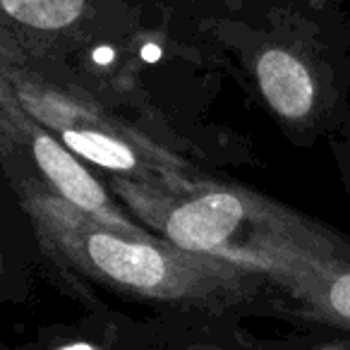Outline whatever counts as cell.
Returning <instances> with one entry per match:
<instances>
[{"instance_id": "cell-1", "label": "cell", "mask_w": 350, "mask_h": 350, "mask_svg": "<svg viewBox=\"0 0 350 350\" xmlns=\"http://www.w3.org/2000/svg\"><path fill=\"white\" fill-rule=\"evenodd\" d=\"M41 250L79 278L175 310L228 312L271 293V281L238 264L190 252L159 235L135 238L77 209L41 183L15 180Z\"/></svg>"}, {"instance_id": "cell-2", "label": "cell", "mask_w": 350, "mask_h": 350, "mask_svg": "<svg viewBox=\"0 0 350 350\" xmlns=\"http://www.w3.org/2000/svg\"><path fill=\"white\" fill-rule=\"evenodd\" d=\"M111 187L159 238L262 273L273 295L350 250L343 233L245 187L211 180L163 187L116 175Z\"/></svg>"}, {"instance_id": "cell-3", "label": "cell", "mask_w": 350, "mask_h": 350, "mask_svg": "<svg viewBox=\"0 0 350 350\" xmlns=\"http://www.w3.org/2000/svg\"><path fill=\"white\" fill-rule=\"evenodd\" d=\"M0 87L77 159L108 175L163 187H190L202 180L180 156L108 116L79 89L36 70L29 51L5 31H0Z\"/></svg>"}, {"instance_id": "cell-4", "label": "cell", "mask_w": 350, "mask_h": 350, "mask_svg": "<svg viewBox=\"0 0 350 350\" xmlns=\"http://www.w3.org/2000/svg\"><path fill=\"white\" fill-rule=\"evenodd\" d=\"M254 82L269 111L291 132L317 137L343 127L350 113V22L343 17L305 36H278L259 46Z\"/></svg>"}, {"instance_id": "cell-5", "label": "cell", "mask_w": 350, "mask_h": 350, "mask_svg": "<svg viewBox=\"0 0 350 350\" xmlns=\"http://www.w3.org/2000/svg\"><path fill=\"white\" fill-rule=\"evenodd\" d=\"M0 168L5 170L10 183H41L108 228L135 238L156 235L132 221L127 211L108 197L101 183L84 168L82 161L53 132L34 120L3 87H0Z\"/></svg>"}, {"instance_id": "cell-6", "label": "cell", "mask_w": 350, "mask_h": 350, "mask_svg": "<svg viewBox=\"0 0 350 350\" xmlns=\"http://www.w3.org/2000/svg\"><path fill=\"white\" fill-rule=\"evenodd\" d=\"M276 305L302 324L350 336V250L281 288Z\"/></svg>"}, {"instance_id": "cell-7", "label": "cell", "mask_w": 350, "mask_h": 350, "mask_svg": "<svg viewBox=\"0 0 350 350\" xmlns=\"http://www.w3.org/2000/svg\"><path fill=\"white\" fill-rule=\"evenodd\" d=\"M89 0H0V31L15 41H55L75 34Z\"/></svg>"}, {"instance_id": "cell-8", "label": "cell", "mask_w": 350, "mask_h": 350, "mask_svg": "<svg viewBox=\"0 0 350 350\" xmlns=\"http://www.w3.org/2000/svg\"><path fill=\"white\" fill-rule=\"evenodd\" d=\"M336 163H338L343 190H345V195L350 197V113H348V118H345L343 127L338 130V142H336Z\"/></svg>"}, {"instance_id": "cell-9", "label": "cell", "mask_w": 350, "mask_h": 350, "mask_svg": "<svg viewBox=\"0 0 350 350\" xmlns=\"http://www.w3.org/2000/svg\"><path fill=\"white\" fill-rule=\"evenodd\" d=\"M310 350H350V336L338 334L336 336V340H326V343L312 345Z\"/></svg>"}, {"instance_id": "cell-10", "label": "cell", "mask_w": 350, "mask_h": 350, "mask_svg": "<svg viewBox=\"0 0 350 350\" xmlns=\"http://www.w3.org/2000/svg\"><path fill=\"white\" fill-rule=\"evenodd\" d=\"M53 350H101L98 345L94 343H84V340H77V343H65V345H58Z\"/></svg>"}, {"instance_id": "cell-11", "label": "cell", "mask_w": 350, "mask_h": 350, "mask_svg": "<svg viewBox=\"0 0 350 350\" xmlns=\"http://www.w3.org/2000/svg\"><path fill=\"white\" fill-rule=\"evenodd\" d=\"M3 276H5V259H3V252H0V283H3Z\"/></svg>"}]
</instances>
